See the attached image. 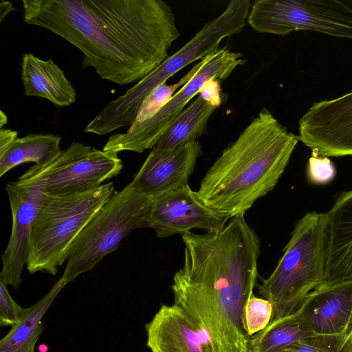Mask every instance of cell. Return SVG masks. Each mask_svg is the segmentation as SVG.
Masks as SVG:
<instances>
[{
	"instance_id": "1",
	"label": "cell",
	"mask_w": 352,
	"mask_h": 352,
	"mask_svg": "<svg viewBox=\"0 0 352 352\" xmlns=\"http://www.w3.org/2000/svg\"><path fill=\"white\" fill-rule=\"evenodd\" d=\"M26 23L65 39L83 55L82 69L120 85L139 81L169 56L180 34L162 0H22Z\"/></svg>"
},
{
	"instance_id": "2",
	"label": "cell",
	"mask_w": 352,
	"mask_h": 352,
	"mask_svg": "<svg viewBox=\"0 0 352 352\" xmlns=\"http://www.w3.org/2000/svg\"><path fill=\"white\" fill-rule=\"evenodd\" d=\"M182 239L184 261L173 276L174 303L209 333L217 352H250L243 315L257 284L258 236L239 215L220 230Z\"/></svg>"
},
{
	"instance_id": "3",
	"label": "cell",
	"mask_w": 352,
	"mask_h": 352,
	"mask_svg": "<svg viewBox=\"0 0 352 352\" xmlns=\"http://www.w3.org/2000/svg\"><path fill=\"white\" fill-rule=\"evenodd\" d=\"M298 141L263 108L207 170L199 197L230 218L244 215L274 188Z\"/></svg>"
},
{
	"instance_id": "4",
	"label": "cell",
	"mask_w": 352,
	"mask_h": 352,
	"mask_svg": "<svg viewBox=\"0 0 352 352\" xmlns=\"http://www.w3.org/2000/svg\"><path fill=\"white\" fill-rule=\"evenodd\" d=\"M327 252L326 213L309 212L296 223L273 272L258 285L259 294L273 305L271 321L301 311L324 283Z\"/></svg>"
},
{
	"instance_id": "5",
	"label": "cell",
	"mask_w": 352,
	"mask_h": 352,
	"mask_svg": "<svg viewBox=\"0 0 352 352\" xmlns=\"http://www.w3.org/2000/svg\"><path fill=\"white\" fill-rule=\"evenodd\" d=\"M113 192L109 182L77 192L46 194L32 226L29 272L56 275L76 238Z\"/></svg>"
},
{
	"instance_id": "6",
	"label": "cell",
	"mask_w": 352,
	"mask_h": 352,
	"mask_svg": "<svg viewBox=\"0 0 352 352\" xmlns=\"http://www.w3.org/2000/svg\"><path fill=\"white\" fill-rule=\"evenodd\" d=\"M154 199L131 183L113 194L93 216L74 240L62 279L65 285L91 270L136 229L148 228Z\"/></svg>"
},
{
	"instance_id": "7",
	"label": "cell",
	"mask_w": 352,
	"mask_h": 352,
	"mask_svg": "<svg viewBox=\"0 0 352 352\" xmlns=\"http://www.w3.org/2000/svg\"><path fill=\"white\" fill-rule=\"evenodd\" d=\"M251 8L249 0H232L218 16L206 23L190 40L146 76L110 101L104 108L107 119L117 128L131 126L145 98L158 85L196 60L218 51L223 38L239 34L245 27Z\"/></svg>"
},
{
	"instance_id": "8",
	"label": "cell",
	"mask_w": 352,
	"mask_h": 352,
	"mask_svg": "<svg viewBox=\"0 0 352 352\" xmlns=\"http://www.w3.org/2000/svg\"><path fill=\"white\" fill-rule=\"evenodd\" d=\"M247 21L261 33L311 30L352 39V0H256Z\"/></svg>"
},
{
	"instance_id": "9",
	"label": "cell",
	"mask_w": 352,
	"mask_h": 352,
	"mask_svg": "<svg viewBox=\"0 0 352 352\" xmlns=\"http://www.w3.org/2000/svg\"><path fill=\"white\" fill-rule=\"evenodd\" d=\"M245 61L239 52H232L226 47L218 50L205 58L197 73L153 118L135 126H129L125 133L111 135L102 151L118 154L126 151L142 153L153 148L185 105L199 94L207 81L215 79L222 82L236 67Z\"/></svg>"
},
{
	"instance_id": "10",
	"label": "cell",
	"mask_w": 352,
	"mask_h": 352,
	"mask_svg": "<svg viewBox=\"0 0 352 352\" xmlns=\"http://www.w3.org/2000/svg\"><path fill=\"white\" fill-rule=\"evenodd\" d=\"M118 154L73 142L52 163L29 170L47 195L77 192L98 187L122 169Z\"/></svg>"
},
{
	"instance_id": "11",
	"label": "cell",
	"mask_w": 352,
	"mask_h": 352,
	"mask_svg": "<svg viewBox=\"0 0 352 352\" xmlns=\"http://www.w3.org/2000/svg\"><path fill=\"white\" fill-rule=\"evenodd\" d=\"M12 226L10 238L2 254L0 280L17 289L27 264L32 226L46 196L36 177L28 169L16 182L8 183Z\"/></svg>"
},
{
	"instance_id": "12",
	"label": "cell",
	"mask_w": 352,
	"mask_h": 352,
	"mask_svg": "<svg viewBox=\"0 0 352 352\" xmlns=\"http://www.w3.org/2000/svg\"><path fill=\"white\" fill-rule=\"evenodd\" d=\"M299 140L320 157L352 155V92L315 102L299 120Z\"/></svg>"
},
{
	"instance_id": "13",
	"label": "cell",
	"mask_w": 352,
	"mask_h": 352,
	"mask_svg": "<svg viewBox=\"0 0 352 352\" xmlns=\"http://www.w3.org/2000/svg\"><path fill=\"white\" fill-rule=\"evenodd\" d=\"M230 219L207 206L187 185L154 199L148 228L155 230L157 236L167 238L183 235L193 229L218 231Z\"/></svg>"
},
{
	"instance_id": "14",
	"label": "cell",
	"mask_w": 352,
	"mask_h": 352,
	"mask_svg": "<svg viewBox=\"0 0 352 352\" xmlns=\"http://www.w3.org/2000/svg\"><path fill=\"white\" fill-rule=\"evenodd\" d=\"M201 154L197 141L168 149L154 146L131 183L141 192L158 198L188 185Z\"/></svg>"
},
{
	"instance_id": "15",
	"label": "cell",
	"mask_w": 352,
	"mask_h": 352,
	"mask_svg": "<svg viewBox=\"0 0 352 352\" xmlns=\"http://www.w3.org/2000/svg\"><path fill=\"white\" fill-rule=\"evenodd\" d=\"M145 329L151 352H217L209 333L175 303L162 305Z\"/></svg>"
},
{
	"instance_id": "16",
	"label": "cell",
	"mask_w": 352,
	"mask_h": 352,
	"mask_svg": "<svg viewBox=\"0 0 352 352\" xmlns=\"http://www.w3.org/2000/svg\"><path fill=\"white\" fill-rule=\"evenodd\" d=\"M326 217L325 278L317 289L352 281V190L342 192L336 199Z\"/></svg>"
},
{
	"instance_id": "17",
	"label": "cell",
	"mask_w": 352,
	"mask_h": 352,
	"mask_svg": "<svg viewBox=\"0 0 352 352\" xmlns=\"http://www.w3.org/2000/svg\"><path fill=\"white\" fill-rule=\"evenodd\" d=\"M302 310L314 333L338 348L352 311V281L314 291Z\"/></svg>"
},
{
	"instance_id": "18",
	"label": "cell",
	"mask_w": 352,
	"mask_h": 352,
	"mask_svg": "<svg viewBox=\"0 0 352 352\" xmlns=\"http://www.w3.org/2000/svg\"><path fill=\"white\" fill-rule=\"evenodd\" d=\"M21 80L27 96L43 98L59 107L70 106L76 101L75 89L51 58L44 60L30 53L25 54Z\"/></svg>"
},
{
	"instance_id": "19",
	"label": "cell",
	"mask_w": 352,
	"mask_h": 352,
	"mask_svg": "<svg viewBox=\"0 0 352 352\" xmlns=\"http://www.w3.org/2000/svg\"><path fill=\"white\" fill-rule=\"evenodd\" d=\"M65 285L60 278L44 297L26 308L20 321L1 340L0 352H34L43 330L42 318Z\"/></svg>"
},
{
	"instance_id": "20",
	"label": "cell",
	"mask_w": 352,
	"mask_h": 352,
	"mask_svg": "<svg viewBox=\"0 0 352 352\" xmlns=\"http://www.w3.org/2000/svg\"><path fill=\"white\" fill-rule=\"evenodd\" d=\"M302 314V310L272 320L249 338L250 352H278L299 341L320 339Z\"/></svg>"
},
{
	"instance_id": "21",
	"label": "cell",
	"mask_w": 352,
	"mask_h": 352,
	"mask_svg": "<svg viewBox=\"0 0 352 352\" xmlns=\"http://www.w3.org/2000/svg\"><path fill=\"white\" fill-rule=\"evenodd\" d=\"M60 136L53 134H29L18 138L0 155V177L25 163L40 166L52 163L62 153Z\"/></svg>"
},
{
	"instance_id": "22",
	"label": "cell",
	"mask_w": 352,
	"mask_h": 352,
	"mask_svg": "<svg viewBox=\"0 0 352 352\" xmlns=\"http://www.w3.org/2000/svg\"><path fill=\"white\" fill-rule=\"evenodd\" d=\"M217 107L199 94L181 111L155 146L168 149L195 142L206 133L209 118Z\"/></svg>"
},
{
	"instance_id": "23",
	"label": "cell",
	"mask_w": 352,
	"mask_h": 352,
	"mask_svg": "<svg viewBox=\"0 0 352 352\" xmlns=\"http://www.w3.org/2000/svg\"><path fill=\"white\" fill-rule=\"evenodd\" d=\"M205 59L197 63L182 78L172 85L161 84L156 87L142 102L134 122L130 126H135L151 118L164 107L174 96L176 90L186 85L200 69Z\"/></svg>"
},
{
	"instance_id": "24",
	"label": "cell",
	"mask_w": 352,
	"mask_h": 352,
	"mask_svg": "<svg viewBox=\"0 0 352 352\" xmlns=\"http://www.w3.org/2000/svg\"><path fill=\"white\" fill-rule=\"evenodd\" d=\"M272 314V303L252 294L243 309V324L248 336L250 338L264 329L270 322Z\"/></svg>"
},
{
	"instance_id": "25",
	"label": "cell",
	"mask_w": 352,
	"mask_h": 352,
	"mask_svg": "<svg viewBox=\"0 0 352 352\" xmlns=\"http://www.w3.org/2000/svg\"><path fill=\"white\" fill-rule=\"evenodd\" d=\"M26 308L20 307L12 298L7 285L0 280V325H16L21 320Z\"/></svg>"
},
{
	"instance_id": "26",
	"label": "cell",
	"mask_w": 352,
	"mask_h": 352,
	"mask_svg": "<svg viewBox=\"0 0 352 352\" xmlns=\"http://www.w3.org/2000/svg\"><path fill=\"white\" fill-rule=\"evenodd\" d=\"M335 176V167L328 157L312 155L309 159L307 177L311 182L315 184H327Z\"/></svg>"
},
{
	"instance_id": "27",
	"label": "cell",
	"mask_w": 352,
	"mask_h": 352,
	"mask_svg": "<svg viewBox=\"0 0 352 352\" xmlns=\"http://www.w3.org/2000/svg\"><path fill=\"white\" fill-rule=\"evenodd\" d=\"M278 352H344L337 349L335 342L320 338L294 343Z\"/></svg>"
},
{
	"instance_id": "28",
	"label": "cell",
	"mask_w": 352,
	"mask_h": 352,
	"mask_svg": "<svg viewBox=\"0 0 352 352\" xmlns=\"http://www.w3.org/2000/svg\"><path fill=\"white\" fill-rule=\"evenodd\" d=\"M220 83L221 82L219 80L215 79L207 81L203 85L199 94L206 100L219 107L221 103L219 94Z\"/></svg>"
},
{
	"instance_id": "29",
	"label": "cell",
	"mask_w": 352,
	"mask_h": 352,
	"mask_svg": "<svg viewBox=\"0 0 352 352\" xmlns=\"http://www.w3.org/2000/svg\"><path fill=\"white\" fill-rule=\"evenodd\" d=\"M18 138V132L8 129H0V155Z\"/></svg>"
},
{
	"instance_id": "30",
	"label": "cell",
	"mask_w": 352,
	"mask_h": 352,
	"mask_svg": "<svg viewBox=\"0 0 352 352\" xmlns=\"http://www.w3.org/2000/svg\"><path fill=\"white\" fill-rule=\"evenodd\" d=\"M352 336V311L350 316V319L349 323L346 327V329L341 338V340L338 344V350L341 351V349L344 345V344L347 342V340Z\"/></svg>"
},
{
	"instance_id": "31",
	"label": "cell",
	"mask_w": 352,
	"mask_h": 352,
	"mask_svg": "<svg viewBox=\"0 0 352 352\" xmlns=\"http://www.w3.org/2000/svg\"><path fill=\"white\" fill-rule=\"evenodd\" d=\"M12 3L8 1L1 0L0 3V23H2L4 18L14 10Z\"/></svg>"
},
{
	"instance_id": "32",
	"label": "cell",
	"mask_w": 352,
	"mask_h": 352,
	"mask_svg": "<svg viewBox=\"0 0 352 352\" xmlns=\"http://www.w3.org/2000/svg\"><path fill=\"white\" fill-rule=\"evenodd\" d=\"M342 351L352 352V336L341 349Z\"/></svg>"
},
{
	"instance_id": "33",
	"label": "cell",
	"mask_w": 352,
	"mask_h": 352,
	"mask_svg": "<svg viewBox=\"0 0 352 352\" xmlns=\"http://www.w3.org/2000/svg\"><path fill=\"white\" fill-rule=\"evenodd\" d=\"M8 122V118L6 113L1 110L0 111V128L3 129V126Z\"/></svg>"
}]
</instances>
